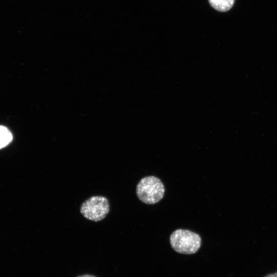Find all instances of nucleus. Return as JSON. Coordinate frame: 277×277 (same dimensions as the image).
Returning <instances> with one entry per match:
<instances>
[{
  "label": "nucleus",
  "instance_id": "20e7f679",
  "mask_svg": "<svg viewBox=\"0 0 277 277\" xmlns=\"http://www.w3.org/2000/svg\"><path fill=\"white\" fill-rule=\"evenodd\" d=\"M235 0H209L210 5L220 12L229 10L233 5Z\"/></svg>",
  "mask_w": 277,
  "mask_h": 277
},
{
  "label": "nucleus",
  "instance_id": "39448f33",
  "mask_svg": "<svg viewBox=\"0 0 277 277\" xmlns=\"http://www.w3.org/2000/svg\"><path fill=\"white\" fill-rule=\"evenodd\" d=\"M12 139L10 131L7 127L0 125V149L11 143Z\"/></svg>",
  "mask_w": 277,
  "mask_h": 277
},
{
  "label": "nucleus",
  "instance_id": "f03ea898",
  "mask_svg": "<svg viewBox=\"0 0 277 277\" xmlns=\"http://www.w3.org/2000/svg\"><path fill=\"white\" fill-rule=\"evenodd\" d=\"M201 241L198 234L186 229H177L170 236L172 248L176 252L182 254L195 253L200 249Z\"/></svg>",
  "mask_w": 277,
  "mask_h": 277
},
{
  "label": "nucleus",
  "instance_id": "7ed1b4c3",
  "mask_svg": "<svg viewBox=\"0 0 277 277\" xmlns=\"http://www.w3.org/2000/svg\"><path fill=\"white\" fill-rule=\"evenodd\" d=\"M108 199L103 196H93L84 201L80 207L81 214L86 219L98 222L103 220L109 212Z\"/></svg>",
  "mask_w": 277,
  "mask_h": 277
},
{
  "label": "nucleus",
  "instance_id": "423d86ee",
  "mask_svg": "<svg viewBox=\"0 0 277 277\" xmlns=\"http://www.w3.org/2000/svg\"><path fill=\"white\" fill-rule=\"evenodd\" d=\"M264 277H277V272L274 273L268 274Z\"/></svg>",
  "mask_w": 277,
  "mask_h": 277
},
{
  "label": "nucleus",
  "instance_id": "f257e3e1",
  "mask_svg": "<svg viewBox=\"0 0 277 277\" xmlns=\"http://www.w3.org/2000/svg\"><path fill=\"white\" fill-rule=\"evenodd\" d=\"M136 195L138 199L147 204L158 203L163 197L165 187L161 181L154 176L142 179L136 186Z\"/></svg>",
  "mask_w": 277,
  "mask_h": 277
},
{
  "label": "nucleus",
  "instance_id": "0eeeda50",
  "mask_svg": "<svg viewBox=\"0 0 277 277\" xmlns=\"http://www.w3.org/2000/svg\"><path fill=\"white\" fill-rule=\"evenodd\" d=\"M77 277H95V276L92 275H90V274H84V275L78 276Z\"/></svg>",
  "mask_w": 277,
  "mask_h": 277
}]
</instances>
